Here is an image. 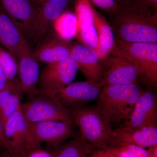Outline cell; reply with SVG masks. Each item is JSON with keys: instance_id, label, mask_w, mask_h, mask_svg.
Segmentation results:
<instances>
[{"instance_id": "obj_20", "label": "cell", "mask_w": 157, "mask_h": 157, "mask_svg": "<svg viewBox=\"0 0 157 157\" xmlns=\"http://www.w3.org/2000/svg\"><path fill=\"white\" fill-rule=\"evenodd\" d=\"M92 11L94 25L98 39L96 51L100 61H102L110 54L115 43V36L111 25L106 18L93 7Z\"/></svg>"}, {"instance_id": "obj_28", "label": "cell", "mask_w": 157, "mask_h": 157, "mask_svg": "<svg viewBox=\"0 0 157 157\" xmlns=\"http://www.w3.org/2000/svg\"><path fill=\"white\" fill-rule=\"evenodd\" d=\"M0 145L4 147L5 149H7V142H6L5 133H4V128L1 120H0Z\"/></svg>"}, {"instance_id": "obj_34", "label": "cell", "mask_w": 157, "mask_h": 157, "mask_svg": "<svg viewBox=\"0 0 157 157\" xmlns=\"http://www.w3.org/2000/svg\"><path fill=\"white\" fill-rule=\"evenodd\" d=\"M133 1V0H116L117 3H118L121 6L127 5Z\"/></svg>"}, {"instance_id": "obj_35", "label": "cell", "mask_w": 157, "mask_h": 157, "mask_svg": "<svg viewBox=\"0 0 157 157\" xmlns=\"http://www.w3.org/2000/svg\"><path fill=\"white\" fill-rule=\"evenodd\" d=\"M36 2L40 6H42L43 4H45L48 0H35Z\"/></svg>"}, {"instance_id": "obj_17", "label": "cell", "mask_w": 157, "mask_h": 157, "mask_svg": "<svg viewBox=\"0 0 157 157\" xmlns=\"http://www.w3.org/2000/svg\"><path fill=\"white\" fill-rule=\"evenodd\" d=\"M1 6L24 35L30 36L36 9L29 0H0Z\"/></svg>"}, {"instance_id": "obj_36", "label": "cell", "mask_w": 157, "mask_h": 157, "mask_svg": "<svg viewBox=\"0 0 157 157\" xmlns=\"http://www.w3.org/2000/svg\"><path fill=\"white\" fill-rule=\"evenodd\" d=\"M87 157H95L94 156V155H93L92 154L91 155H90L88 156Z\"/></svg>"}, {"instance_id": "obj_5", "label": "cell", "mask_w": 157, "mask_h": 157, "mask_svg": "<svg viewBox=\"0 0 157 157\" xmlns=\"http://www.w3.org/2000/svg\"><path fill=\"white\" fill-rule=\"evenodd\" d=\"M4 130L6 150L14 156L26 157L29 152L41 147L30 130L21 107L6 121Z\"/></svg>"}, {"instance_id": "obj_23", "label": "cell", "mask_w": 157, "mask_h": 157, "mask_svg": "<svg viewBox=\"0 0 157 157\" xmlns=\"http://www.w3.org/2000/svg\"><path fill=\"white\" fill-rule=\"evenodd\" d=\"M0 66L4 71L8 81L17 79L18 61L13 55L0 46Z\"/></svg>"}, {"instance_id": "obj_27", "label": "cell", "mask_w": 157, "mask_h": 157, "mask_svg": "<svg viewBox=\"0 0 157 157\" xmlns=\"http://www.w3.org/2000/svg\"><path fill=\"white\" fill-rule=\"evenodd\" d=\"M26 157H52L48 151L45 150L42 147L32 151L27 154Z\"/></svg>"}, {"instance_id": "obj_6", "label": "cell", "mask_w": 157, "mask_h": 157, "mask_svg": "<svg viewBox=\"0 0 157 157\" xmlns=\"http://www.w3.org/2000/svg\"><path fill=\"white\" fill-rule=\"evenodd\" d=\"M27 121L36 123L46 121H73L70 109L54 96L38 94L21 105Z\"/></svg>"}, {"instance_id": "obj_31", "label": "cell", "mask_w": 157, "mask_h": 157, "mask_svg": "<svg viewBox=\"0 0 157 157\" xmlns=\"http://www.w3.org/2000/svg\"><path fill=\"white\" fill-rule=\"evenodd\" d=\"M151 157H157V144L149 147L147 149Z\"/></svg>"}, {"instance_id": "obj_9", "label": "cell", "mask_w": 157, "mask_h": 157, "mask_svg": "<svg viewBox=\"0 0 157 157\" xmlns=\"http://www.w3.org/2000/svg\"><path fill=\"white\" fill-rule=\"evenodd\" d=\"M103 87L101 82L91 80L71 82L52 96L67 109H76L98 99Z\"/></svg>"}, {"instance_id": "obj_4", "label": "cell", "mask_w": 157, "mask_h": 157, "mask_svg": "<svg viewBox=\"0 0 157 157\" xmlns=\"http://www.w3.org/2000/svg\"><path fill=\"white\" fill-rule=\"evenodd\" d=\"M70 110L80 135L87 142L99 150L112 145L113 129L106 123L96 106H84Z\"/></svg>"}, {"instance_id": "obj_33", "label": "cell", "mask_w": 157, "mask_h": 157, "mask_svg": "<svg viewBox=\"0 0 157 157\" xmlns=\"http://www.w3.org/2000/svg\"><path fill=\"white\" fill-rule=\"evenodd\" d=\"M0 157H18L14 156L11 154L8 151L6 150V149L4 150L3 151L0 152Z\"/></svg>"}, {"instance_id": "obj_3", "label": "cell", "mask_w": 157, "mask_h": 157, "mask_svg": "<svg viewBox=\"0 0 157 157\" xmlns=\"http://www.w3.org/2000/svg\"><path fill=\"white\" fill-rule=\"evenodd\" d=\"M110 54L135 65L139 76L151 87L157 86V43L130 42L115 39Z\"/></svg>"}, {"instance_id": "obj_12", "label": "cell", "mask_w": 157, "mask_h": 157, "mask_svg": "<svg viewBox=\"0 0 157 157\" xmlns=\"http://www.w3.org/2000/svg\"><path fill=\"white\" fill-rule=\"evenodd\" d=\"M69 0H48L36 9L32 23L30 36L35 42L42 40L50 26L63 12Z\"/></svg>"}, {"instance_id": "obj_14", "label": "cell", "mask_w": 157, "mask_h": 157, "mask_svg": "<svg viewBox=\"0 0 157 157\" xmlns=\"http://www.w3.org/2000/svg\"><path fill=\"white\" fill-rule=\"evenodd\" d=\"M70 58L76 63L86 80L101 82L103 69L96 50L81 44L73 45Z\"/></svg>"}, {"instance_id": "obj_1", "label": "cell", "mask_w": 157, "mask_h": 157, "mask_svg": "<svg viewBox=\"0 0 157 157\" xmlns=\"http://www.w3.org/2000/svg\"><path fill=\"white\" fill-rule=\"evenodd\" d=\"M153 9L142 0H133L121 6L110 25L115 39L157 43V11Z\"/></svg>"}, {"instance_id": "obj_32", "label": "cell", "mask_w": 157, "mask_h": 157, "mask_svg": "<svg viewBox=\"0 0 157 157\" xmlns=\"http://www.w3.org/2000/svg\"><path fill=\"white\" fill-rule=\"evenodd\" d=\"M144 2L154 10H157V0H142Z\"/></svg>"}, {"instance_id": "obj_19", "label": "cell", "mask_w": 157, "mask_h": 157, "mask_svg": "<svg viewBox=\"0 0 157 157\" xmlns=\"http://www.w3.org/2000/svg\"><path fill=\"white\" fill-rule=\"evenodd\" d=\"M22 94L18 79L8 81L0 91V120L3 128L9 118L20 108Z\"/></svg>"}, {"instance_id": "obj_11", "label": "cell", "mask_w": 157, "mask_h": 157, "mask_svg": "<svg viewBox=\"0 0 157 157\" xmlns=\"http://www.w3.org/2000/svg\"><path fill=\"white\" fill-rule=\"evenodd\" d=\"M0 44L17 59L32 52L25 35L1 6Z\"/></svg>"}, {"instance_id": "obj_15", "label": "cell", "mask_w": 157, "mask_h": 157, "mask_svg": "<svg viewBox=\"0 0 157 157\" xmlns=\"http://www.w3.org/2000/svg\"><path fill=\"white\" fill-rule=\"evenodd\" d=\"M112 137L113 144H130L143 148H148L157 144V126H150L131 128L122 127L113 129Z\"/></svg>"}, {"instance_id": "obj_8", "label": "cell", "mask_w": 157, "mask_h": 157, "mask_svg": "<svg viewBox=\"0 0 157 157\" xmlns=\"http://www.w3.org/2000/svg\"><path fill=\"white\" fill-rule=\"evenodd\" d=\"M27 123L37 141L40 144L45 143L49 147L61 144L75 135L76 125L73 121L51 120Z\"/></svg>"}, {"instance_id": "obj_18", "label": "cell", "mask_w": 157, "mask_h": 157, "mask_svg": "<svg viewBox=\"0 0 157 157\" xmlns=\"http://www.w3.org/2000/svg\"><path fill=\"white\" fill-rule=\"evenodd\" d=\"M72 47L68 41L59 37L45 42L32 55L37 61L48 64L70 59Z\"/></svg>"}, {"instance_id": "obj_25", "label": "cell", "mask_w": 157, "mask_h": 157, "mask_svg": "<svg viewBox=\"0 0 157 157\" xmlns=\"http://www.w3.org/2000/svg\"><path fill=\"white\" fill-rule=\"evenodd\" d=\"M122 148L126 150L137 157H151L147 150L140 147L127 143H114Z\"/></svg>"}, {"instance_id": "obj_30", "label": "cell", "mask_w": 157, "mask_h": 157, "mask_svg": "<svg viewBox=\"0 0 157 157\" xmlns=\"http://www.w3.org/2000/svg\"><path fill=\"white\" fill-rule=\"evenodd\" d=\"M92 154L95 157H116L103 150H95Z\"/></svg>"}, {"instance_id": "obj_21", "label": "cell", "mask_w": 157, "mask_h": 157, "mask_svg": "<svg viewBox=\"0 0 157 157\" xmlns=\"http://www.w3.org/2000/svg\"><path fill=\"white\" fill-rule=\"evenodd\" d=\"M49 147L48 151L52 157H87L96 148L80 134L66 143Z\"/></svg>"}, {"instance_id": "obj_7", "label": "cell", "mask_w": 157, "mask_h": 157, "mask_svg": "<svg viewBox=\"0 0 157 157\" xmlns=\"http://www.w3.org/2000/svg\"><path fill=\"white\" fill-rule=\"evenodd\" d=\"M78 70L76 63L70 58L48 64L40 73L39 82L41 87L38 94L53 96L72 82Z\"/></svg>"}, {"instance_id": "obj_24", "label": "cell", "mask_w": 157, "mask_h": 157, "mask_svg": "<svg viewBox=\"0 0 157 157\" xmlns=\"http://www.w3.org/2000/svg\"><path fill=\"white\" fill-rule=\"evenodd\" d=\"M90 2L96 6L102 9L103 11L114 14L120 9V5L116 0H90Z\"/></svg>"}, {"instance_id": "obj_29", "label": "cell", "mask_w": 157, "mask_h": 157, "mask_svg": "<svg viewBox=\"0 0 157 157\" xmlns=\"http://www.w3.org/2000/svg\"><path fill=\"white\" fill-rule=\"evenodd\" d=\"M8 82L6 75L0 66V91L5 88Z\"/></svg>"}, {"instance_id": "obj_2", "label": "cell", "mask_w": 157, "mask_h": 157, "mask_svg": "<svg viewBox=\"0 0 157 157\" xmlns=\"http://www.w3.org/2000/svg\"><path fill=\"white\" fill-rule=\"evenodd\" d=\"M143 92L138 83L106 86L101 90L96 107L112 128L126 120Z\"/></svg>"}, {"instance_id": "obj_10", "label": "cell", "mask_w": 157, "mask_h": 157, "mask_svg": "<svg viewBox=\"0 0 157 157\" xmlns=\"http://www.w3.org/2000/svg\"><path fill=\"white\" fill-rule=\"evenodd\" d=\"M101 61L103 76L101 83L103 87L137 83L139 73L135 65L131 62L111 55Z\"/></svg>"}, {"instance_id": "obj_13", "label": "cell", "mask_w": 157, "mask_h": 157, "mask_svg": "<svg viewBox=\"0 0 157 157\" xmlns=\"http://www.w3.org/2000/svg\"><path fill=\"white\" fill-rule=\"evenodd\" d=\"M157 99L151 91H143L124 124V127L135 128L157 125Z\"/></svg>"}, {"instance_id": "obj_16", "label": "cell", "mask_w": 157, "mask_h": 157, "mask_svg": "<svg viewBox=\"0 0 157 157\" xmlns=\"http://www.w3.org/2000/svg\"><path fill=\"white\" fill-rule=\"evenodd\" d=\"M38 62L32 52L25 55L18 59L17 75L20 87L22 93L30 99L38 94L37 85L40 73Z\"/></svg>"}, {"instance_id": "obj_26", "label": "cell", "mask_w": 157, "mask_h": 157, "mask_svg": "<svg viewBox=\"0 0 157 157\" xmlns=\"http://www.w3.org/2000/svg\"><path fill=\"white\" fill-rule=\"evenodd\" d=\"M103 150L116 157H137L132 153L116 144H112Z\"/></svg>"}, {"instance_id": "obj_22", "label": "cell", "mask_w": 157, "mask_h": 157, "mask_svg": "<svg viewBox=\"0 0 157 157\" xmlns=\"http://www.w3.org/2000/svg\"><path fill=\"white\" fill-rule=\"evenodd\" d=\"M53 25L59 37L66 41L76 37L78 34V20L75 13L63 12L55 21Z\"/></svg>"}]
</instances>
